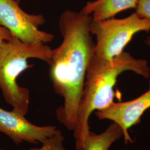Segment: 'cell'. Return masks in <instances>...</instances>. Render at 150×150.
Returning a JSON list of instances; mask_svg holds the SVG:
<instances>
[{
    "label": "cell",
    "instance_id": "4",
    "mask_svg": "<svg viewBox=\"0 0 150 150\" xmlns=\"http://www.w3.org/2000/svg\"><path fill=\"white\" fill-rule=\"evenodd\" d=\"M90 30L92 35L96 38L94 55L103 59H111L123 52L136 34L150 31V20L134 12L123 18L92 20Z\"/></svg>",
    "mask_w": 150,
    "mask_h": 150
},
{
    "label": "cell",
    "instance_id": "3",
    "mask_svg": "<svg viewBox=\"0 0 150 150\" xmlns=\"http://www.w3.org/2000/svg\"><path fill=\"white\" fill-rule=\"evenodd\" d=\"M52 49L47 44L26 43L15 37L0 47V89L12 110L26 116L30 107L29 90L20 86L17 78L31 68L28 59H36L48 64Z\"/></svg>",
    "mask_w": 150,
    "mask_h": 150
},
{
    "label": "cell",
    "instance_id": "8",
    "mask_svg": "<svg viewBox=\"0 0 150 150\" xmlns=\"http://www.w3.org/2000/svg\"><path fill=\"white\" fill-rule=\"evenodd\" d=\"M139 0H95L86 3L81 12L90 15L93 21L112 18L118 13L136 8Z\"/></svg>",
    "mask_w": 150,
    "mask_h": 150
},
{
    "label": "cell",
    "instance_id": "15",
    "mask_svg": "<svg viewBox=\"0 0 150 150\" xmlns=\"http://www.w3.org/2000/svg\"><path fill=\"white\" fill-rule=\"evenodd\" d=\"M0 150H4V149H1V148H0Z\"/></svg>",
    "mask_w": 150,
    "mask_h": 150
},
{
    "label": "cell",
    "instance_id": "5",
    "mask_svg": "<svg viewBox=\"0 0 150 150\" xmlns=\"http://www.w3.org/2000/svg\"><path fill=\"white\" fill-rule=\"evenodd\" d=\"M19 4L16 0H0V26L5 27L24 43L52 42L54 35L39 29L45 23L43 15L29 14Z\"/></svg>",
    "mask_w": 150,
    "mask_h": 150
},
{
    "label": "cell",
    "instance_id": "9",
    "mask_svg": "<svg viewBox=\"0 0 150 150\" xmlns=\"http://www.w3.org/2000/svg\"><path fill=\"white\" fill-rule=\"evenodd\" d=\"M122 137V129L112 122L100 134L90 131L85 139L83 150H108L113 144Z\"/></svg>",
    "mask_w": 150,
    "mask_h": 150
},
{
    "label": "cell",
    "instance_id": "13",
    "mask_svg": "<svg viewBox=\"0 0 150 150\" xmlns=\"http://www.w3.org/2000/svg\"><path fill=\"white\" fill-rule=\"evenodd\" d=\"M145 43L150 49V36L147 37L145 39Z\"/></svg>",
    "mask_w": 150,
    "mask_h": 150
},
{
    "label": "cell",
    "instance_id": "7",
    "mask_svg": "<svg viewBox=\"0 0 150 150\" xmlns=\"http://www.w3.org/2000/svg\"><path fill=\"white\" fill-rule=\"evenodd\" d=\"M57 129L52 125H36L16 111H7L0 107V132L6 135L17 145L25 142L42 144L53 136Z\"/></svg>",
    "mask_w": 150,
    "mask_h": 150
},
{
    "label": "cell",
    "instance_id": "14",
    "mask_svg": "<svg viewBox=\"0 0 150 150\" xmlns=\"http://www.w3.org/2000/svg\"><path fill=\"white\" fill-rule=\"evenodd\" d=\"M16 1H17L18 3H20V1H21V0H16Z\"/></svg>",
    "mask_w": 150,
    "mask_h": 150
},
{
    "label": "cell",
    "instance_id": "12",
    "mask_svg": "<svg viewBox=\"0 0 150 150\" xmlns=\"http://www.w3.org/2000/svg\"><path fill=\"white\" fill-rule=\"evenodd\" d=\"M13 37V36L7 28L0 26V47L3 43L10 40Z\"/></svg>",
    "mask_w": 150,
    "mask_h": 150
},
{
    "label": "cell",
    "instance_id": "6",
    "mask_svg": "<svg viewBox=\"0 0 150 150\" xmlns=\"http://www.w3.org/2000/svg\"><path fill=\"white\" fill-rule=\"evenodd\" d=\"M150 108V80L147 91L139 96L126 102H113L107 107L96 111L99 120H108L117 123L122 129L124 142L132 143L129 129L138 125L144 113Z\"/></svg>",
    "mask_w": 150,
    "mask_h": 150
},
{
    "label": "cell",
    "instance_id": "10",
    "mask_svg": "<svg viewBox=\"0 0 150 150\" xmlns=\"http://www.w3.org/2000/svg\"><path fill=\"white\" fill-rule=\"evenodd\" d=\"M64 137L62 132L57 129L56 134L43 143L39 148H33L30 150H68L64 145Z\"/></svg>",
    "mask_w": 150,
    "mask_h": 150
},
{
    "label": "cell",
    "instance_id": "11",
    "mask_svg": "<svg viewBox=\"0 0 150 150\" xmlns=\"http://www.w3.org/2000/svg\"><path fill=\"white\" fill-rule=\"evenodd\" d=\"M135 9L140 17L150 20V0H139Z\"/></svg>",
    "mask_w": 150,
    "mask_h": 150
},
{
    "label": "cell",
    "instance_id": "2",
    "mask_svg": "<svg viewBox=\"0 0 150 150\" xmlns=\"http://www.w3.org/2000/svg\"><path fill=\"white\" fill-rule=\"evenodd\" d=\"M126 71L133 72L146 79L150 77L147 61L136 59L125 51L111 59H103L95 55L91 59L74 131L76 150H83L85 139L91 131L89 119L92 113L114 102L113 88L119 76Z\"/></svg>",
    "mask_w": 150,
    "mask_h": 150
},
{
    "label": "cell",
    "instance_id": "1",
    "mask_svg": "<svg viewBox=\"0 0 150 150\" xmlns=\"http://www.w3.org/2000/svg\"><path fill=\"white\" fill-rule=\"evenodd\" d=\"M90 15L81 11L66 10L59 17L62 41L52 49L48 64L54 92L64 103L56 111L66 128L74 131L84 87L86 72L94 55L95 42L90 32Z\"/></svg>",
    "mask_w": 150,
    "mask_h": 150
}]
</instances>
